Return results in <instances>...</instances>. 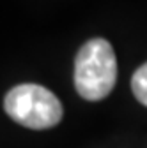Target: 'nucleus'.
Returning <instances> with one entry per match:
<instances>
[{
	"label": "nucleus",
	"instance_id": "f03ea898",
	"mask_svg": "<svg viewBox=\"0 0 147 148\" xmlns=\"http://www.w3.org/2000/svg\"><path fill=\"white\" fill-rule=\"evenodd\" d=\"M4 109L16 123L35 131L55 127L64 115L57 95L35 83H23L11 88L4 99Z\"/></svg>",
	"mask_w": 147,
	"mask_h": 148
},
{
	"label": "nucleus",
	"instance_id": "f257e3e1",
	"mask_svg": "<svg viewBox=\"0 0 147 148\" xmlns=\"http://www.w3.org/2000/svg\"><path fill=\"white\" fill-rule=\"evenodd\" d=\"M117 81L115 51L106 39L87 41L75 58V88L87 101H101L114 90Z\"/></svg>",
	"mask_w": 147,
	"mask_h": 148
},
{
	"label": "nucleus",
	"instance_id": "7ed1b4c3",
	"mask_svg": "<svg viewBox=\"0 0 147 148\" xmlns=\"http://www.w3.org/2000/svg\"><path fill=\"white\" fill-rule=\"evenodd\" d=\"M131 90L135 97L138 99V102L147 106V62L135 71L131 78Z\"/></svg>",
	"mask_w": 147,
	"mask_h": 148
}]
</instances>
